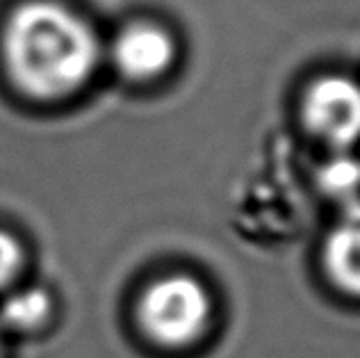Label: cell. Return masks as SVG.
I'll use <instances>...</instances> for the list:
<instances>
[{"mask_svg":"<svg viewBox=\"0 0 360 358\" xmlns=\"http://www.w3.org/2000/svg\"><path fill=\"white\" fill-rule=\"evenodd\" d=\"M3 55L18 87L51 101L87 84L101 62V41L96 30L66 5L30 0L5 23Z\"/></svg>","mask_w":360,"mask_h":358,"instance_id":"obj_1","label":"cell"},{"mask_svg":"<svg viewBox=\"0 0 360 358\" xmlns=\"http://www.w3.org/2000/svg\"><path fill=\"white\" fill-rule=\"evenodd\" d=\"M212 295L187 271L150 281L137 301V319L158 345L187 347L205 333L212 319Z\"/></svg>","mask_w":360,"mask_h":358,"instance_id":"obj_2","label":"cell"},{"mask_svg":"<svg viewBox=\"0 0 360 358\" xmlns=\"http://www.w3.org/2000/svg\"><path fill=\"white\" fill-rule=\"evenodd\" d=\"M303 128L335 153L360 142V82L342 73L319 75L299 103Z\"/></svg>","mask_w":360,"mask_h":358,"instance_id":"obj_3","label":"cell"},{"mask_svg":"<svg viewBox=\"0 0 360 358\" xmlns=\"http://www.w3.org/2000/svg\"><path fill=\"white\" fill-rule=\"evenodd\" d=\"M110 55L123 78L150 82L162 78L174 67L178 44L165 25L155 21H132L119 30Z\"/></svg>","mask_w":360,"mask_h":358,"instance_id":"obj_4","label":"cell"},{"mask_svg":"<svg viewBox=\"0 0 360 358\" xmlns=\"http://www.w3.org/2000/svg\"><path fill=\"white\" fill-rule=\"evenodd\" d=\"M321 267L328 281L349 297H360V203H349L321 247Z\"/></svg>","mask_w":360,"mask_h":358,"instance_id":"obj_5","label":"cell"},{"mask_svg":"<svg viewBox=\"0 0 360 358\" xmlns=\"http://www.w3.org/2000/svg\"><path fill=\"white\" fill-rule=\"evenodd\" d=\"M53 299L41 288H21L3 299L0 324L18 333H30L41 328L51 317Z\"/></svg>","mask_w":360,"mask_h":358,"instance_id":"obj_6","label":"cell"},{"mask_svg":"<svg viewBox=\"0 0 360 358\" xmlns=\"http://www.w3.org/2000/svg\"><path fill=\"white\" fill-rule=\"evenodd\" d=\"M340 155H342V158H340L335 165H330L326 169L324 183L328 185L330 192L342 194V196H347V201L356 203L354 196L360 190V162H358V160L347 158L345 153H340Z\"/></svg>","mask_w":360,"mask_h":358,"instance_id":"obj_7","label":"cell"},{"mask_svg":"<svg viewBox=\"0 0 360 358\" xmlns=\"http://www.w3.org/2000/svg\"><path fill=\"white\" fill-rule=\"evenodd\" d=\"M23 265V249L12 233L0 231V290L18 276Z\"/></svg>","mask_w":360,"mask_h":358,"instance_id":"obj_8","label":"cell"},{"mask_svg":"<svg viewBox=\"0 0 360 358\" xmlns=\"http://www.w3.org/2000/svg\"><path fill=\"white\" fill-rule=\"evenodd\" d=\"M0 358H3V340H0Z\"/></svg>","mask_w":360,"mask_h":358,"instance_id":"obj_9","label":"cell"}]
</instances>
